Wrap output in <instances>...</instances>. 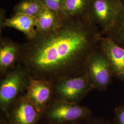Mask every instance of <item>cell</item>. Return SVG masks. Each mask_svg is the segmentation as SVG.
<instances>
[{
  "instance_id": "cell-19",
  "label": "cell",
  "mask_w": 124,
  "mask_h": 124,
  "mask_svg": "<svg viewBox=\"0 0 124 124\" xmlns=\"http://www.w3.org/2000/svg\"><path fill=\"white\" fill-rule=\"evenodd\" d=\"M85 122V121H84ZM84 122H76V123H51L42 120H40L39 124H84Z\"/></svg>"
},
{
  "instance_id": "cell-10",
  "label": "cell",
  "mask_w": 124,
  "mask_h": 124,
  "mask_svg": "<svg viewBox=\"0 0 124 124\" xmlns=\"http://www.w3.org/2000/svg\"><path fill=\"white\" fill-rule=\"evenodd\" d=\"M21 44L9 38H1L0 40V74L3 76L17 64Z\"/></svg>"
},
{
  "instance_id": "cell-11",
  "label": "cell",
  "mask_w": 124,
  "mask_h": 124,
  "mask_svg": "<svg viewBox=\"0 0 124 124\" xmlns=\"http://www.w3.org/2000/svg\"><path fill=\"white\" fill-rule=\"evenodd\" d=\"M1 19L0 28L9 27L17 30L26 36L27 40H31L36 36L37 31L36 18L34 17L23 13H17L8 18H3L2 15V18L0 17Z\"/></svg>"
},
{
  "instance_id": "cell-2",
  "label": "cell",
  "mask_w": 124,
  "mask_h": 124,
  "mask_svg": "<svg viewBox=\"0 0 124 124\" xmlns=\"http://www.w3.org/2000/svg\"><path fill=\"white\" fill-rule=\"evenodd\" d=\"M1 77L0 108L6 114L13 102L26 92L30 77L18 63Z\"/></svg>"
},
{
  "instance_id": "cell-5",
  "label": "cell",
  "mask_w": 124,
  "mask_h": 124,
  "mask_svg": "<svg viewBox=\"0 0 124 124\" xmlns=\"http://www.w3.org/2000/svg\"><path fill=\"white\" fill-rule=\"evenodd\" d=\"M93 89L86 73L63 78L53 82V100L78 104Z\"/></svg>"
},
{
  "instance_id": "cell-3",
  "label": "cell",
  "mask_w": 124,
  "mask_h": 124,
  "mask_svg": "<svg viewBox=\"0 0 124 124\" xmlns=\"http://www.w3.org/2000/svg\"><path fill=\"white\" fill-rule=\"evenodd\" d=\"M92 115V112L87 107L53 100L46 108L40 120L51 123H76L88 120Z\"/></svg>"
},
{
  "instance_id": "cell-20",
  "label": "cell",
  "mask_w": 124,
  "mask_h": 124,
  "mask_svg": "<svg viewBox=\"0 0 124 124\" xmlns=\"http://www.w3.org/2000/svg\"><path fill=\"white\" fill-rule=\"evenodd\" d=\"M0 124H9L7 120H6L5 117L2 114L0 116Z\"/></svg>"
},
{
  "instance_id": "cell-1",
  "label": "cell",
  "mask_w": 124,
  "mask_h": 124,
  "mask_svg": "<svg viewBox=\"0 0 124 124\" xmlns=\"http://www.w3.org/2000/svg\"><path fill=\"white\" fill-rule=\"evenodd\" d=\"M100 32L86 15L62 18L53 30L37 32L21 44L18 63L30 78L53 82L84 75L87 58L98 46Z\"/></svg>"
},
{
  "instance_id": "cell-6",
  "label": "cell",
  "mask_w": 124,
  "mask_h": 124,
  "mask_svg": "<svg viewBox=\"0 0 124 124\" xmlns=\"http://www.w3.org/2000/svg\"><path fill=\"white\" fill-rule=\"evenodd\" d=\"M85 73L94 89L103 91L110 83L112 74L109 63L98 46L87 58Z\"/></svg>"
},
{
  "instance_id": "cell-9",
  "label": "cell",
  "mask_w": 124,
  "mask_h": 124,
  "mask_svg": "<svg viewBox=\"0 0 124 124\" xmlns=\"http://www.w3.org/2000/svg\"><path fill=\"white\" fill-rule=\"evenodd\" d=\"M98 48L108 58L112 75L124 80V47L111 37L102 36L99 40Z\"/></svg>"
},
{
  "instance_id": "cell-18",
  "label": "cell",
  "mask_w": 124,
  "mask_h": 124,
  "mask_svg": "<svg viewBox=\"0 0 124 124\" xmlns=\"http://www.w3.org/2000/svg\"><path fill=\"white\" fill-rule=\"evenodd\" d=\"M84 124H109L107 120L102 118H91L84 122Z\"/></svg>"
},
{
  "instance_id": "cell-8",
  "label": "cell",
  "mask_w": 124,
  "mask_h": 124,
  "mask_svg": "<svg viewBox=\"0 0 124 124\" xmlns=\"http://www.w3.org/2000/svg\"><path fill=\"white\" fill-rule=\"evenodd\" d=\"M26 95L30 101L42 115L53 100V82L30 78Z\"/></svg>"
},
{
  "instance_id": "cell-17",
  "label": "cell",
  "mask_w": 124,
  "mask_h": 124,
  "mask_svg": "<svg viewBox=\"0 0 124 124\" xmlns=\"http://www.w3.org/2000/svg\"><path fill=\"white\" fill-rule=\"evenodd\" d=\"M114 122L115 124H124V104L115 108Z\"/></svg>"
},
{
  "instance_id": "cell-16",
  "label": "cell",
  "mask_w": 124,
  "mask_h": 124,
  "mask_svg": "<svg viewBox=\"0 0 124 124\" xmlns=\"http://www.w3.org/2000/svg\"><path fill=\"white\" fill-rule=\"evenodd\" d=\"M45 7L60 14L64 0H39Z\"/></svg>"
},
{
  "instance_id": "cell-15",
  "label": "cell",
  "mask_w": 124,
  "mask_h": 124,
  "mask_svg": "<svg viewBox=\"0 0 124 124\" xmlns=\"http://www.w3.org/2000/svg\"><path fill=\"white\" fill-rule=\"evenodd\" d=\"M123 9L114 28L105 36L111 37L121 46L124 47V0H122Z\"/></svg>"
},
{
  "instance_id": "cell-14",
  "label": "cell",
  "mask_w": 124,
  "mask_h": 124,
  "mask_svg": "<svg viewBox=\"0 0 124 124\" xmlns=\"http://www.w3.org/2000/svg\"><path fill=\"white\" fill-rule=\"evenodd\" d=\"M44 7L39 0H21L13 9L15 13H20L36 18Z\"/></svg>"
},
{
  "instance_id": "cell-13",
  "label": "cell",
  "mask_w": 124,
  "mask_h": 124,
  "mask_svg": "<svg viewBox=\"0 0 124 124\" xmlns=\"http://www.w3.org/2000/svg\"><path fill=\"white\" fill-rule=\"evenodd\" d=\"M90 2L91 0H64L59 15L62 18L85 16Z\"/></svg>"
},
{
  "instance_id": "cell-4",
  "label": "cell",
  "mask_w": 124,
  "mask_h": 124,
  "mask_svg": "<svg viewBox=\"0 0 124 124\" xmlns=\"http://www.w3.org/2000/svg\"><path fill=\"white\" fill-rule=\"evenodd\" d=\"M122 9V0H91L86 16L105 36L115 26Z\"/></svg>"
},
{
  "instance_id": "cell-12",
  "label": "cell",
  "mask_w": 124,
  "mask_h": 124,
  "mask_svg": "<svg viewBox=\"0 0 124 124\" xmlns=\"http://www.w3.org/2000/svg\"><path fill=\"white\" fill-rule=\"evenodd\" d=\"M35 18L36 31L40 32L53 30L59 25L62 20L59 14L45 6Z\"/></svg>"
},
{
  "instance_id": "cell-7",
  "label": "cell",
  "mask_w": 124,
  "mask_h": 124,
  "mask_svg": "<svg viewBox=\"0 0 124 124\" xmlns=\"http://www.w3.org/2000/svg\"><path fill=\"white\" fill-rule=\"evenodd\" d=\"M4 116L9 124H39L42 115L28 99L26 92L20 96Z\"/></svg>"
}]
</instances>
